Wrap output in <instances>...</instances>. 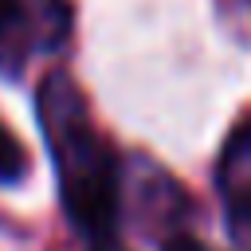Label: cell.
Returning <instances> with one entry per match:
<instances>
[{
  "label": "cell",
  "mask_w": 251,
  "mask_h": 251,
  "mask_svg": "<svg viewBox=\"0 0 251 251\" xmlns=\"http://www.w3.org/2000/svg\"><path fill=\"white\" fill-rule=\"evenodd\" d=\"M24 20H27V4L24 0H0V35L16 31Z\"/></svg>",
  "instance_id": "277c9868"
},
{
  "label": "cell",
  "mask_w": 251,
  "mask_h": 251,
  "mask_svg": "<svg viewBox=\"0 0 251 251\" xmlns=\"http://www.w3.org/2000/svg\"><path fill=\"white\" fill-rule=\"evenodd\" d=\"M165 251H208L204 243H196V239H188V235H180V239H173Z\"/></svg>",
  "instance_id": "5b68a950"
},
{
  "label": "cell",
  "mask_w": 251,
  "mask_h": 251,
  "mask_svg": "<svg viewBox=\"0 0 251 251\" xmlns=\"http://www.w3.org/2000/svg\"><path fill=\"white\" fill-rule=\"evenodd\" d=\"M24 169H27V153H24V145L0 126V180H4V184H8V180H20Z\"/></svg>",
  "instance_id": "3957f363"
},
{
  "label": "cell",
  "mask_w": 251,
  "mask_h": 251,
  "mask_svg": "<svg viewBox=\"0 0 251 251\" xmlns=\"http://www.w3.org/2000/svg\"><path fill=\"white\" fill-rule=\"evenodd\" d=\"M39 122L55 153L67 216L86 235L114 231L118 216V169L106 141L86 118V102L67 75H47L39 86Z\"/></svg>",
  "instance_id": "6da1fadb"
},
{
  "label": "cell",
  "mask_w": 251,
  "mask_h": 251,
  "mask_svg": "<svg viewBox=\"0 0 251 251\" xmlns=\"http://www.w3.org/2000/svg\"><path fill=\"white\" fill-rule=\"evenodd\" d=\"M220 188L231 204V216L243 227H251V126H243L227 141L220 161Z\"/></svg>",
  "instance_id": "7a4b0ae2"
}]
</instances>
